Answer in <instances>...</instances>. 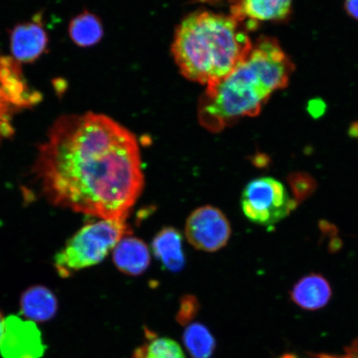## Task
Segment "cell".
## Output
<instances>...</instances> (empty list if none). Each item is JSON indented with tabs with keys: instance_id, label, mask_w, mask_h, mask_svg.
Masks as SVG:
<instances>
[{
	"instance_id": "cell-1",
	"label": "cell",
	"mask_w": 358,
	"mask_h": 358,
	"mask_svg": "<svg viewBox=\"0 0 358 358\" xmlns=\"http://www.w3.org/2000/svg\"><path fill=\"white\" fill-rule=\"evenodd\" d=\"M34 172L52 204L101 219H127L144 187L136 136L100 114L58 119Z\"/></svg>"
},
{
	"instance_id": "cell-2",
	"label": "cell",
	"mask_w": 358,
	"mask_h": 358,
	"mask_svg": "<svg viewBox=\"0 0 358 358\" xmlns=\"http://www.w3.org/2000/svg\"><path fill=\"white\" fill-rule=\"evenodd\" d=\"M292 71L276 40L258 39L230 74L207 87L199 102L201 124L218 132L237 120L258 115L271 94L287 85Z\"/></svg>"
},
{
	"instance_id": "cell-3",
	"label": "cell",
	"mask_w": 358,
	"mask_h": 358,
	"mask_svg": "<svg viewBox=\"0 0 358 358\" xmlns=\"http://www.w3.org/2000/svg\"><path fill=\"white\" fill-rule=\"evenodd\" d=\"M241 24L232 15L208 11L186 17L172 48L181 73L206 87L230 74L252 47Z\"/></svg>"
},
{
	"instance_id": "cell-4",
	"label": "cell",
	"mask_w": 358,
	"mask_h": 358,
	"mask_svg": "<svg viewBox=\"0 0 358 358\" xmlns=\"http://www.w3.org/2000/svg\"><path fill=\"white\" fill-rule=\"evenodd\" d=\"M127 219H102L87 224L66 243L55 257V268L62 278L97 265L125 236L131 235Z\"/></svg>"
},
{
	"instance_id": "cell-5",
	"label": "cell",
	"mask_w": 358,
	"mask_h": 358,
	"mask_svg": "<svg viewBox=\"0 0 358 358\" xmlns=\"http://www.w3.org/2000/svg\"><path fill=\"white\" fill-rule=\"evenodd\" d=\"M241 203L250 221L265 227L283 220L298 206L289 198L284 185L271 177L258 178L248 182Z\"/></svg>"
},
{
	"instance_id": "cell-6",
	"label": "cell",
	"mask_w": 358,
	"mask_h": 358,
	"mask_svg": "<svg viewBox=\"0 0 358 358\" xmlns=\"http://www.w3.org/2000/svg\"><path fill=\"white\" fill-rule=\"evenodd\" d=\"M41 99V94L27 83L20 62L0 55V141L13 134V115L38 104Z\"/></svg>"
},
{
	"instance_id": "cell-7",
	"label": "cell",
	"mask_w": 358,
	"mask_h": 358,
	"mask_svg": "<svg viewBox=\"0 0 358 358\" xmlns=\"http://www.w3.org/2000/svg\"><path fill=\"white\" fill-rule=\"evenodd\" d=\"M185 234L194 248L215 252L227 244L231 229L229 221L221 210L213 206H203L187 217Z\"/></svg>"
},
{
	"instance_id": "cell-8",
	"label": "cell",
	"mask_w": 358,
	"mask_h": 358,
	"mask_svg": "<svg viewBox=\"0 0 358 358\" xmlns=\"http://www.w3.org/2000/svg\"><path fill=\"white\" fill-rule=\"evenodd\" d=\"M46 349L34 322L15 315L4 319L0 336V353L3 358H41Z\"/></svg>"
},
{
	"instance_id": "cell-9",
	"label": "cell",
	"mask_w": 358,
	"mask_h": 358,
	"mask_svg": "<svg viewBox=\"0 0 358 358\" xmlns=\"http://www.w3.org/2000/svg\"><path fill=\"white\" fill-rule=\"evenodd\" d=\"M231 15L253 29L259 22L284 20L293 0H230Z\"/></svg>"
},
{
	"instance_id": "cell-10",
	"label": "cell",
	"mask_w": 358,
	"mask_h": 358,
	"mask_svg": "<svg viewBox=\"0 0 358 358\" xmlns=\"http://www.w3.org/2000/svg\"><path fill=\"white\" fill-rule=\"evenodd\" d=\"M48 43V34L40 17L17 25L10 37L13 59L24 64L33 62L46 51Z\"/></svg>"
},
{
	"instance_id": "cell-11",
	"label": "cell",
	"mask_w": 358,
	"mask_h": 358,
	"mask_svg": "<svg viewBox=\"0 0 358 358\" xmlns=\"http://www.w3.org/2000/svg\"><path fill=\"white\" fill-rule=\"evenodd\" d=\"M332 294L329 282L316 273L303 276L289 292L291 301L307 311H317L324 308Z\"/></svg>"
},
{
	"instance_id": "cell-12",
	"label": "cell",
	"mask_w": 358,
	"mask_h": 358,
	"mask_svg": "<svg viewBox=\"0 0 358 358\" xmlns=\"http://www.w3.org/2000/svg\"><path fill=\"white\" fill-rule=\"evenodd\" d=\"M113 261L124 274L140 275L150 266V250L142 240L125 236L114 248Z\"/></svg>"
},
{
	"instance_id": "cell-13",
	"label": "cell",
	"mask_w": 358,
	"mask_h": 358,
	"mask_svg": "<svg viewBox=\"0 0 358 358\" xmlns=\"http://www.w3.org/2000/svg\"><path fill=\"white\" fill-rule=\"evenodd\" d=\"M155 257L171 272H179L185 266L182 238L176 228L164 227L152 241Z\"/></svg>"
},
{
	"instance_id": "cell-14",
	"label": "cell",
	"mask_w": 358,
	"mask_h": 358,
	"mask_svg": "<svg viewBox=\"0 0 358 358\" xmlns=\"http://www.w3.org/2000/svg\"><path fill=\"white\" fill-rule=\"evenodd\" d=\"M57 299L52 291L44 286L36 285L22 294L20 310L22 315L33 322H46L57 312Z\"/></svg>"
},
{
	"instance_id": "cell-15",
	"label": "cell",
	"mask_w": 358,
	"mask_h": 358,
	"mask_svg": "<svg viewBox=\"0 0 358 358\" xmlns=\"http://www.w3.org/2000/svg\"><path fill=\"white\" fill-rule=\"evenodd\" d=\"M71 40L79 47H92L102 38L103 26L92 13L84 12L75 17L69 25Z\"/></svg>"
},
{
	"instance_id": "cell-16",
	"label": "cell",
	"mask_w": 358,
	"mask_h": 358,
	"mask_svg": "<svg viewBox=\"0 0 358 358\" xmlns=\"http://www.w3.org/2000/svg\"><path fill=\"white\" fill-rule=\"evenodd\" d=\"M146 337V341L134 351L131 358H186L174 340L157 337L150 331H147Z\"/></svg>"
},
{
	"instance_id": "cell-17",
	"label": "cell",
	"mask_w": 358,
	"mask_h": 358,
	"mask_svg": "<svg viewBox=\"0 0 358 358\" xmlns=\"http://www.w3.org/2000/svg\"><path fill=\"white\" fill-rule=\"evenodd\" d=\"M183 342L192 358H210L216 346L211 333L199 324L187 327L183 334Z\"/></svg>"
},
{
	"instance_id": "cell-18",
	"label": "cell",
	"mask_w": 358,
	"mask_h": 358,
	"mask_svg": "<svg viewBox=\"0 0 358 358\" xmlns=\"http://www.w3.org/2000/svg\"><path fill=\"white\" fill-rule=\"evenodd\" d=\"M287 181L292 189L294 200L299 203L303 201L315 192L317 183L310 174L306 173H293L289 174Z\"/></svg>"
},
{
	"instance_id": "cell-19",
	"label": "cell",
	"mask_w": 358,
	"mask_h": 358,
	"mask_svg": "<svg viewBox=\"0 0 358 358\" xmlns=\"http://www.w3.org/2000/svg\"><path fill=\"white\" fill-rule=\"evenodd\" d=\"M199 308V303L195 298L189 295L182 298L176 317L178 323L181 325L189 324L198 313Z\"/></svg>"
},
{
	"instance_id": "cell-20",
	"label": "cell",
	"mask_w": 358,
	"mask_h": 358,
	"mask_svg": "<svg viewBox=\"0 0 358 358\" xmlns=\"http://www.w3.org/2000/svg\"><path fill=\"white\" fill-rule=\"evenodd\" d=\"M345 8L352 19L358 20V0H345Z\"/></svg>"
},
{
	"instance_id": "cell-21",
	"label": "cell",
	"mask_w": 358,
	"mask_h": 358,
	"mask_svg": "<svg viewBox=\"0 0 358 358\" xmlns=\"http://www.w3.org/2000/svg\"><path fill=\"white\" fill-rule=\"evenodd\" d=\"M344 352L347 358H358V337L353 340L350 345L344 347Z\"/></svg>"
},
{
	"instance_id": "cell-22",
	"label": "cell",
	"mask_w": 358,
	"mask_h": 358,
	"mask_svg": "<svg viewBox=\"0 0 358 358\" xmlns=\"http://www.w3.org/2000/svg\"><path fill=\"white\" fill-rule=\"evenodd\" d=\"M306 358H347L345 355H332V353L327 352H307Z\"/></svg>"
},
{
	"instance_id": "cell-23",
	"label": "cell",
	"mask_w": 358,
	"mask_h": 358,
	"mask_svg": "<svg viewBox=\"0 0 358 358\" xmlns=\"http://www.w3.org/2000/svg\"><path fill=\"white\" fill-rule=\"evenodd\" d=\"M279 358H299L296 353L285 352Z\"/></svg>"
},
{
	"instance_id": "cell-24",
	"label": "cell",
	"mask_w": 358,
	"mask_h": 358,
	"mask_svg": "<svg viewBox=\"0 0 358 358\" xmlns=\"http://www.w3.org/2000/svg\"><path fill=\"white\" fill-rule=\"evenodd\" d=\"M4 319L2 315V313L0 312V336H1L3 328Z\"/></svg>"
}]
</instances>
